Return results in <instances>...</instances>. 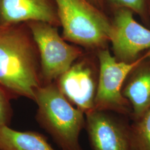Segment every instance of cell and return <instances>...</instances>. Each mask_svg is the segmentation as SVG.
I'll return each mask as SVG.
<instances>
[{
  "mask_svg": "<svg viewBox=\"0 0 150 150\" xmlns=\"http://www.w3.org/2000/svg\"><path fill=\"white\" fill-rule=\"evenodd\" d=\"M41 86L40 54L27 23L0 27V86L34 101Z\"/></svg>",
  "mask_w": 150,
  "mask_h": 150,
  "instance_id": "1",
  "label": "cell"
},
{
  "mask_svg": "<svg viewBox=\"0 0 150 150\" xmlns=\"http://www.w3.org/2000/svg\"><path fill=\"white\" fill-rule=\"evenodd\" d=\"M34 101L38 105V122L62 150H83L80 136L85 129V113L73 106L56 83L40 86Z\"/></svg>",
  "mask_w": 150,
  "mask_h": 150,
  "instance_id": "2",
  "label": "cell"
},
{
  "mask_svg": "<svg viewBox=\"0 0 150 150\" xmlns=\"http://www.w3.org/2000/svg\"><path fill=\"white\" fill-rule=\"evenodd\" d=\"M65 40L88 47L110 41L112 24L87 0H54Z\"/></svg>",
  "mask_w": 150,
  "mask_h": 150,
  "instance_id": "3",
  "label": "cell"
},
{
  "mask_svg": "<svg viewBox=\"0 0 150 150\" xmlns=\"http://www.w3.org/2000/svg\"><path fill=\"white\" fill-rule=\"evenodd\" d=\"M150 57V50L132 62L120 61L107 49L98 54L100 72L95 110L115 113L131 119V108L122 89L129 74L142 61Z\"/></svg>",
  "mask_w": 150,
  "mask_h": 150,
  "instance_id": "4",
  "label": "cell"
},
{
  "mask_svg": "<svg viewBox=\"0 0 150 150\" xmlns=\"http://www.w3.org/2000/svg\"><path fill=\"white\" fill-rule=\"evenodd\" d=\"M37 45L42 85L56 81L70 69L81 54L79 48L66 43L56 26L47 22H26Z\"/></svg>",
  "mask_w": 150,
  "mask_h": 150,
  "instance_id": "5",
  "label": "cell"
},
{
  "mask_svg": "<svg viewBox=\"0 0 150 150\" xmlns=\"http://www.w3.org/2000/svg\"><path fill=\"white\" fill-rule=\"evenodd\" d=\"M133 12L123 7L117 8L115 12L110 41L120 61L134 62L143 51L150 50V30L134 20Z\"/></svg>",
  "mask_w": 150,
  "mask_h": 150,
  "instance_id": "6",
  "label": "cell"
},
{
  "mask_svg": "<svg viewBox=\"0 0 150 150\" xmlns=\"http://www.w3.org/2000/svg\"><path fill=\"white\" fill-rule=\"evenodd\" d=\"M86 129L93 150H131L129 118L115 113L93 110L85 114Z\"/></svg>",
  "mask_w": 150,
  "mask_h": 150,
  "instance_id": "7",
  "label": "cell"
},
{
  "mask_svg": "<svg viewBox=\"0 0 150 150\" xmlns=\"http://www.w3.org/2000/svg\"><path fill=\"white\" fill-rule=\"evenodd\" d=\"M56 81L60 91L76 108L85 114L95 110L98 80L88 64H72Z\"/></svg>",
  "mask_w": 150,
  "mask_h": 150,
  "instance_id": "8",
  "label": "cell"
},
{
  "mask_svg": "<svg viewBox=\"0 0 150 150\" xmlns=\"http://www.w3.org/2000/svg\"><path fill=\"white\" fill-rule=\"evenodd\" d=\"M31 21L60 26L54 0H0V27Z\"/></svg>",
  "mask_w": 150,
  "mask_h": 150,
  "instance_id": "9",
  "label": "cell"
},
{
  "mask_svg": "<svg viewBox=\"0 0 150 150\" xmlns=\"http://www.w3.org/2000/svg\"><path fill=\"white\" fill-rule=\"evenodd\" d=\"M122 93L131 108L130 120L141 117L150 108V57L138 64L125 81Z\"/></svg>",
  "mask_w": 150,
  "mask_h": 150,
  "instance_id": "10",
  "label": "cell"
},
{
  "mask_svg": "<svg viewBox=\"0 0 150 150\" xmlns=\"http://www.w3.org/2000/svg\"><path fill=\"white\" fill-rule=\"evenodd\" d=\"M0 150H56L42 134L32 131H18L6 126L0 129Z\"/></svg>",
  "mask_w": 150,
  "mask_h": 150,
  "instance_id": "11",
  "label": "cell"
},
{
  "mask_svg": "<svg viewBox=\"0 0 150 150\" xmlns=\"http://www.w3.org/2000/svg\"><path fill=\"white\" fill-rule=\"evenodd\" d=\"M129 136L131 150H150V108L129 123Z\"/></svg>",
  "mask_w": 150,
  "mask_h": 150,
  "instance_id": "12",
  "label": "cell"
},
{
  "mask_svg": "<svg viewBox=\"0 0 150 150\" xmlns=\"http://www.w3.org/2000/svg\"><path fill=\"white\" fill-rule=\"evenodd\" d=\"M117 8H127L138 14L145 21H147L148 10L147 0H109Z\"/></svg>",
  "mask_w": 150,
  "mask_h": 150,
  "instance_id": "13",
  "label": "cell"
},
{
  "mask_svg": "<svg viewBox=\"0 0 150 150\" xmlns=\"http://www.w3.org/2000/svg\"><path fill=\"white\" fill-rule=\"evenodd\" d=\"M10 112L8 93L0 86V129L7 126Z\"/></svg>",
  "mask_w": 150,
  "mask_h": 150,
  "instance_id": "14",
  "label": "cell"
},
{
  "mask_svg": "<svg viewBox=\"0 0 150 150\" xmlns=\"http://www.w3.org/2000/svg\"><path fill=\"white\" fill-rule=\"evenodd\" d=\"M88 1L92 4L95 6L97 8L100 7L101 5V0H87Z\"/></svg>",
  "mask_w": 150,
  "mask_h": 150,
  "instance_id": "15",
  "label": "cell"
},
{
  "mask_svg": "<svg viewBox=\"0 0 150 150\" xmlns=\"http://www.w3.org/2000/svg\"><path fill=\"white\" fill-rule=\"evenodd\" d=\"M147 7L148 12L150 14V0H147Z\"/></svg>",
  "mask_w": 150,
  "mask_h": 150,
  "instance_id": "16",
  "label": "cell"
}]
</instances>
